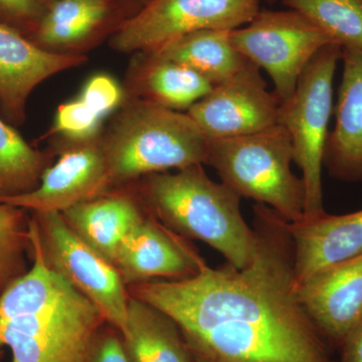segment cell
<instances>
[{
  "instance_id": "obj_13",
  "label": "cell",
  "mask_w": 362,
  "mask_h": 362,
  "mask_svg": "<svg viewBox=\"0 0 362 362\" xmlns=\"http://www.w3.org/2000/svg\"><path fill=\"white\" fill-rule=\"evenodd\" d=\"M87 61L82 54L47 51L0 23V116L13 127L23 125L33 90L47 78Z\"/></svg>"
},
{
  "instance_id": "obj_8",
  "label": "cell",
  "mask_w": 362,
  "mask_h": 362,
  "mask_svg": "<svg viewBox=\"0 0 362 362\" xmlns=\"http://www.w3.org/2000/svg\"><path fill=\"white\" fill-rule=\"evenodd\" d=\"M233 47L265 70L280 104L291 98L306 66L330 37L299 11H263L244 28L230 30Z\"/></svg>"
},
{
  "instance_id": "obj_19",
  "label": "cell",
  "mask_w": 362,
  "mask_h": 362,
  "mask_svg": "<svg viewBox=\"0 0 362 362\" xmlns=\"http://www.w3.org/2000/svg\"><path fill=\"white\" fill-rule=\"evenodd\" d=\"M121 337L129 362H192L175 321L136 298L130 297L127 326Z\"/></svg>"
},
{
  "instance_id": "obj_7",
  "label": "cell",
  "mask_w": 362,
  "mask_h": 362,
  "mask_svg": "<svg viewBox=\"0 0 362 362\" xmlns=\"http://www.w3.org/2000/svg\"><path fill=\"white\" fill-rule=\"evenodd\" d=\"M30 233L45 263L103 314L124 334L129 293L115 266L80 239L59 213H30Z\"/></svg>"
},
{
  "instance_id": "obj_28",
  "label": "cell",
  "mask_w": 362,
  "mask_h": 362,
  "mask_svg": "<svg viewBox=\"0 0 362 362\" xmlns=\"http://www.w3.org/2000/svg\"><path fill=\"white\" fill-rule=\"evenodd\" d=\"M89 362H129L121 333L107 324L95 343Z\"/></svg>"
},
{
  "instance_id": "obj_2",
  "label": "cell",
  "mask_w": 362,
  "mask_h": 362,
  "mask_svg": "<svg viewBox=\"0 0 362 362\" xmlns=\"http://www.w3.org/2000/svg\"><path fill=\"white\" fill-rule=\"evenodd\" d=\"M32 268L0 296V351L11 362H89L102 312L51 270L30 235Z\"/></svg>"
},
{
  "instance_id": "obj_16",
  "label": "cell",
  "mask_w": 362,
  "mask_h": 362,
  "mask_svg": "<svg viewBox=\"0 0 362 362\" xmlns=\"http://www.w3.org/2000/svg\"><path fill=\"white\" fill-rule=\"evenodd\" d=\"M294 244L296 284L324 268L362 254V209L288 223Z\"/></svg>"
},
{
  "instance_id": "obj_18",
  "label": "cell",
  "mask_w": 362,
  "mask_h": 362,
  "mask_svg": "<svg viewBox=\"0 0 362 362\" xmlns=\"http://www.w3.org/2000/svg\"><path fill=\"white\" fill-rule=\"evenodd\" d=\"M128 73L126 98L175 111L188 109L214 86L197 71L152 52H137Z\"/></svg>"
},
{
  "instance_id": "obj_24",
  "label": "cell",
  "mask_w": 362,
  "mask_h": 362,
  "mask_svg": "<svg viewBox=\"0 0 362 362\" xmlns=\"http://www.w3.org/2000/svg\"><path fill=\"white\" fill-rule=\"evenodd\" d=\"M30 214L21 207L0 202V296L28 271L30 256Z\"/></svg>"
},
{
  "instance_id": "obj_27",
  "label": "cell",
  "mask_w": 362,
  "mask_h": 362,
  "mask_svg": "<svg viewBox=\"0 0 362 362\" xmlns=\"http://www.w3.org/2000/svg\"><path fill=\"white\" fill-rule=\"evenodd\" d=\"M44 14L40 0H0V20L18 32L20 26H30L35 33Z\"/></svg>"
},
{
  "instance_id": "obj_3",
  "label": "cell",
  "mask_w": 362,
  "mask_h": 362,
  "mask_svg": "<svg viewBox=\"0 0 362 362\" xmlns=\"http://www.w3.org/2000/svg\"><path fill=\"white\" fill-rule=\"evenodd\" d=\"M131 190L146 214L171 232L209 245L235 268L252 261L257 237L240 211L242 197L211 180L202 164L143 176Z\"/></svg>"
},
{
  "instance_id": "obj_4",
  "label": "cell",
  "mask_w": 362,
  "mask_h": 362,
  "mask_svg": "<svg viewBox=\"0 0 362 362\" xmlns=\"http://www.w3.org/2000/svg\"><path fill=\"white\" fill-rule=\"evenodd\" d=\"M112 188L170 169L206 164L209 139L187 112L125 98L101 135Z\"/></svg>"
},
{
  "instance_id": "obj_30",
  "label": "cell",
  "mask_w": 362,
  "mask_h": 362,
  "mask_svg": "<svg viewBox=\"0 0 362 362\" xmlns=\"http://www.w3.org/2000/svg\"><path fill=\"white\" fill-rule=\"evenodd\" d=\"M267 1H269V2H274V1H276V0H267Z\"/></svg>"
},
{
  "instance_id": "obj_11",
  "label": "cell",
  "mask_w": 362,
  "mask_h": 362,
  "mask_svg": "<svg viewBox=\"0 0 362 362\" xmlns=\"http://www.w3.org/2000/svg\"><path fill=\"white\" fill-rule=\"evenodd\" d=\"M113 190L101 136L63 147L56 163L45 169L39 187L28 194L0 197L1 204L28 213H63Z\"/></svg>"
},
{
  "instance_id": "obj_6",
  "label": "cell",
  "mask_w": 362,
  "mask_h": 362,
  "mask_svg": "<svg viewBox=\"0 0 362 362\" xmlns=\"http://www.w3.org/2000/svg\"><path fill=\"white\" fill-rule=\"evenodd\" d=\"M342 49L325 45L312 59L290 99L280 104L279 122L291 139L305 187L303 220L322 216L324 151L333 110V82Z\"/></svg>"
},
{
  "instance_id": "obj_10",
  "label": "cell",
  "mask_w": 362,
  "mask_h": 362,
  "mask_svg": "<svg viewBox=\"0 0 362 362\" xmlns=\"http://www.w3.org/2000/svg\"><path fill=\"white\" fill-rule=\"evenodd\" d=\"M280 101L267 89L259 69L250 62L237 76L192 105L187 113L207 139L242 137L278 125Z\"/></svg>"
},
{
  "instance_id": "obj_14",
  "label": "cell",
  "mask_w": 362,
  "mask_h": 362,
  "mask_svg": "<svg viewBox=\"0 0 362 362\" xmlns=\"http://www.w3.org/2000/svg\"><path fill=\"white\" fill-rule=\"evenodd\" d=\"M206 264L197 247L147 214L117 252L113 265L126 286L185 280Z\"/></svg>"
},
{
  "instance_id": "obj_5",
  "label": "cell",
  "mask_w": 362,
  "mask_h": 362,
  "mask_svg": "<svg viewBox=\"0 0 362 362\" xmlns=\"http://www.w3.org/2000/svg\"><path fill=\"white\" fill-rule=\"evenodd\" d=\"M291 139L280 124L242 137L209 139L206 164L233 192L273 209L287 223L304 218L305 187L293 173Z\"/></svg>"
},
{
  "instance_id": "obj_22",
  "label": "cell",
  "mask_w": 362,
  "mask_h": 362,
  "mask_svg": "<svg viewBox=\"0 0 362 362\" xmlns=\"http://www.w3.org/2000/svg\"><path fill=\"white\" fill-rule=\"evenodd\" d=\"M52 159V152L33 148L0 116V197L35 190Z\"/></svg>"
},
{
  "instance_id": "obj_15",
  "label": "cell",
  "mask_w": 362,
  "mask_h": 362,
  "mask_svg": "<svg viewBox=\"0 0 362 362\" xmlns=\"http://www.w3.org/2000/svg\"><path fill=\"white\" fill-rule=\"evenodd\" d=\"M341 83L335 125L328 134L323 166L338 180L362 181V54L342 49Z\"/></svg>"
},
{
  "instance_id": "obj_23",
  "label": "cell",
  "mask_w": 362,
  "mask_h": 362,
  "mask_svg": "<svg viewBox=\"0 0 362 362\" xmlns=\"http://www.w3.org/2000/svg\"><path fill=\"white\" fill-rule=\"evenodd\" d=\"M321 28L333 44L362 54V0H283Z\"/></svg>"
},
{
  "instance_id": "obj_25",
  "label": "cell",
  "mask_w": 362,
  "mask_h": 362,
  "mask_svg": "<svg viewBox=\"0 0 362 362\" xmlns=\"http://www.w3.org/2000/svg\"><path fill=\"white\" fill-rule=\"evenodd\" d=\"M102 122L103 119L78 97L59 107L47 135L62 136L69 144L90 141L101 136Z\"/></svg>"
},
{
  "instance_id": "obj_26",
  "label": "cell",
  "mask_w": 362,
  "mask_h": 362,
  "mask_svg": "<svg viewBox=\"0 0 362 362\" xmlns=\"http://www.w3.org/2000/svg\"><path fill=\"white\" fill-rule=\"evenodd\" d=\"M78 97L98 116L105 119L124 103L125 92L111 76L97 74L86 82Z\"/></svg>"
},
{
  "instance_id": "obj_29",
  "label": "cell",
  "mask_w": 362,
  "mask_h": 362,
  "mask_svg": "<svg viewBox=\"0 0 362 362\" xmlns=\"http://www.w3.org/2000/svg\"><path fill=\"white\" fill-rule=\"evenodd\" d=\"M337 362H362V321L339 350Z\"/></svg>"
},
{
  "instance_id": "obj_20",
  "label": "cell",
  "mask_w": 362,
  "mask_h": 362,
  "mask_svg": "<svg viewBox=\"0 0 362 362\" xmlns=\"http://www.w3.org/2000/svg\"><path fill=\"white\" fill-rule=\"evenodd\" d=\"M188 66L211 85L223 84L250 64L230 42V30H204L183 35L151 52Z\"/></svg>"
},
{
  "instance_id": "obj_21",
  "label": "cell",
  "mask_w": 362,
  "mask_h": 362,
  "mask_svg": "<svg viewBox=\"0 0 362 362\" xmlns=\"http://www.w3.org/2000/svg\"><path fill=\"white\" fill-rule=\"evenodd\" d=\"M109 9L108 0H56L42 16L30 40L51 52L73 47L103 23Z\"/></svg>"
},
{
  "instance_id": "obj_17",
  "label": "cell",
  "mask_w": 362,
  "mask_h": 362,
  "mask_svg": "<svg viewBox=\"0 0 362 362\" xmlns=\"http://www.w3.org/2000/svg\"><path fill=\"white\" fill-rule=\"evenodd\" d=\"M61 214L80 239L114 264L121 245L147 214L132 190L117 187Z\"/></svg>"
},
{
  "instance_id": "obj_1",
  "label": "cell",
  "mask_w": 362,
  "mask_h": 362,
  "mask_svg": "<svg viewBox=\"0 0 362 362\" xmlns=\"http://www.w3.org/2000/svg\"><path fill=\"white\" fill-rule=\"evenodd\" d=\"M257 246L245 268L206 263L194 277L128 286L170 317L192 362H337L296 292L287 221L256 204Z\"/></svg>"
},
{
  "instance_id": "obj_9",
  "label": "cell",
  "mask_w": 362,
  "mask_h": 362,
  "mask_svg": "<svg viewBox=\"0 0 362 362\" xmlns=\"http://www.w3.org/2000/svg\"><path fill=\"white\" fill-rule=\"evenodd\" d=\"M261 0H148L121 23L111 45L121 52H151L204 30H233L251 23Z\"/></svg>"
},
{
  "instance_id": "obj_12",
  "label": "cell",
  "mask_w": 362,
  "mask_h": 362,
  "mask_svg": "<svg viewBox=\"0 0 362 362\" xmlns=\"http://www.w3.org/2000/svg\"><path fill=\"white\" fill-rule=\"evenodd\" d=\"M296 292L324 339L340 350L362 321V254L317 272Z\"/></svg>"
}]
</instances>
